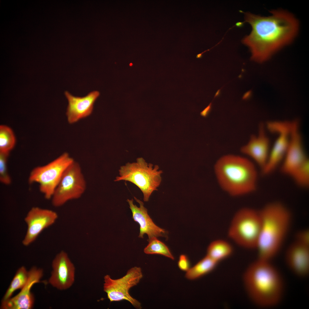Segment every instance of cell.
<instances>
[{
	"instance_id": "6da1fadb",
	"label": "cell",
	"mask_w": 309,
	"mask_h": 309,
	"mask_svg": "<svg viewBox=\"0 0 309 309\" xmlns=\"http://www.w3.org/2000/svg\"><path fill=\"white\" fill-rule=\"evenodd\" d=\"M272 15L262 17L245 13V19L251 25L250 34L243 40L249 48L253 59L262 61L291 42L297 35L298 23L291 13L283 10L271 11Z\"/></svg>"
},
{
	"instance_id": "7a4b0ae2",
	"label": "cell",
	"mask_w": 309,
	"mask_h": 309,
	"mask_svg": "<svg viewBox=\"0 0 309 309\" xmlns=\"http://www.w3.org/2000/svg\"><path fill=\"white\" fill-rule=\"evenodd\" d=\"M243 282L250 298L260 307H273L283 296L282 278L270 261L258 258L253 262L244 274Z\"/></svg>"
},
{
	"instance_id": "3957f363",
	"label": "cell",
	"mask_w": 309,
	"mask_h": 309,
	"mask_svg": "<svg viewBox=\"0 0 309 309\" xmlns=\"http://www.w3.org/2000/svg\"><path fill=\"white\" fill-rule=\"evenodd\" d=\"M214 171L221 188L231 196H243L256 189L258 172L247 158L233 154L223 156L216 162Z\"/></svg>"
},
{
	"instance_id": "277c9868",
	"label": "cell",
	"mask_w": 309,
	"mask_h": 309,
	"mask_svg": "<svg viewBox=\"0 0 309 309\" xmlns=\"http://www.w3.org/2000/svg\"><path fill=\"white\" fill-rule=\"evenodd\" d=\"M259 212L261 223L256 248L258 258L270 261L280 249L287 235L291 215L284 205L278 202L267 204Z\"/></svg>"
},
{
	"instance_id": "5b68a950",
	"label": "cell",
	"mask_w": 309,
	"mask_h": 309,
	"mask_svg": "<svg viewBox=\"0 0 309 309\" xmlns=\"http://www.w3.org/2000/svg\"><path fill=\"white\" fill-rule=\"evenodd\" d=\"M162 173L158 166L153 167L152 164H148L142 159L140 158L136 163H128L121 167L119 176L114 181H124L133 183L141 191L144 201L146 202L153 192L157 190L161 182Z\"/></svg>"
},
{
	"instance_id": "8992f818",
	"label": "cell",
	"mask_w": 309,
	"mask_h": 309,
	"mask_svg": "<svg viewBox=\"0 0 309 309\" xmlns=\"http://www.w3.org/2000/svg\"><path fill=\"white\" fill-rule=\"evenodd\" d=\"M259 211L248 207L237 211L228 231L229 237L238 245L249 249L256 248L261 228Z\"/></svg>"
},
{
	"instance_id": "52a82bcc",
	"label": "cell",
	"mask_w": 309,
	"mask_h": 309,
	"mask_svg": "<svg viewBox=\"0 0 309 309\" xmlns=\"http://www.w3.org/2000/svg\"><path fill=\"white\" fill-rule=\"evenodd\" d=\"M74 161L64 152L47 164L34 168L29 175V183L38 184L45 198L51 199L64 172Z\"/></svg>"
},
{
	"instance_id": "ba28073f",
	"label": "cell",
	"mask_w": 309,
	"mask_h": 309,
	"mask_svg": "<svg viewBox=\"0 0 309 309\" xmlns=\"http://www.w3.org/2000/svg\"><path fill=\"white\" fill-rule=\"evenodd\" d=\"M86 188L81 167L74 161L65 171L56 188L51 199L52 205L59 207L70 201L78 199Z\"/></svg>"
},
{
	"instance_id": "9c48e42d",
	"label": "cell",
	"mask_w": 309,
	"mask_h": 309,
	"mask_svg": "<svg viewBox=\"0 0 309 309\" xmlns=\"http://www.w3.org/2000/svg\"><path fill=\"white\" fill-rule=\"evenodd\" d=\"M143 276L141 268L137 266L131 268L124 276L118 279H114L106 275L104 277V291L110 302L126 300L135 308L141 309V303L130 295L129 290L139 283Z\"/></svg>"
},
{
	"instance_id": "30bf717a",
	"label": "cell",
	"mask_w": 309,
	"mask_h": 309,
	"mask_svg": "<svg viewBox=\"0 0 309 309\" xmlns=\"http://www.w3.org/2000/svg\"><path fill=\"white\" fill-rule=\"evenodd\" d=\"M290 124L291 122L287 121L270 122L267 124L268 130L277 133L278 136L270 150L265 165L262 169L263 174L271 173L283 161L289 145Z\"/></svg>"
},
{
	"instance_id": "8fae6325",
	"label": "cell",
	"mask_w": 309,
	"mask_h": 309,
	"mask_svg": "<svg viewBox=\"0 0 309 309\" xmlns=\"http://www.w3.org/2000/svg\"><path fill=\"white\" fill-rule=\"evenodd\" d=\"M58 217L53 210L37 207L31 208L24 219L27 228L22 240L23 245L27 246L33 243L44 230L56 222Z\"/></svg>"
},
{
	"instance_id": "7c38bea8",
	"label": "cell",
	"mask_w": 309,
	"mask_h": 309,
	"mask_svg": "<svg viewBox=\"0 0 309 309\" xmlns=\"http://www.w3.org/2000/svg\"><path fill=\"white\" fill-rule=\"evenodd\" d=\"M308 159L302 145L298 122L296 120L291 122L289 142L283 160L282 172L290 177Z\"/></svg>"
},
{
	"instance_id": "4fadbf2b",
	"label": "cell",
	"mask_w": 309,
	"mask_h": 309,
	"mask_svg": "<svg viewBox=\"0 0 309 309\" xmlns=\"http://www.w3.org/2000/svg\"><path fill=\"white\" fill-rule=\"evenodd\" d=\"M52 264V270L49 283L60 290L70 288L74 282L75 269L67 253L61 251L55 257Z\"/></svg>"
},
{
	"instance_id": "5bb4252c",
	"label": "cell",
	"mask_w": 309,
	"mask_h": 309,
	"mask_svg": "<svg viewBox=\"0 0 309 309\" xmlns=\"http://www.w3.org/2000/svg\"><path fill=\"white\" fill-rule=\"evenodd\" d=\"M27 281L20 292L15 296L2 300L1 309H31L33 306L34 297L31 289L35 284L39 282L43 275L42 269L32 268L29 271Z\"/></svg>"
},
{
	"instance_id": "9a60e30c",
	"label": "cell",
	"mask_w": 309,
	"mask_h": 309,
	"mask_svg": "<svg viewBox=\"0 0 309 309\" xmlns=\"http://www.w3.org/2000/svg\"><path fill=\"white\" fill-rule=\"evenodd\" d=\"M65 94L68 102L66 115L68 122L71 124L92 114L100 93L94 91L82 97L74 96L68 91L65 92Z\"/></svg>"
},
{
	"instance_id": "2e32d148",
	"label": "cell",
	"mask_w": 309,
	"mask_h": 309,
	"mask_svg": "<svg viewBox=\"0 0 309 309\" xmlns=\"http://www.w3.org/2000/svg\"><path fill=\"white\" fill-rule=\"evenodd\" d=\"M285 263L292 273L303 277L309 272V245L294 241L288 247L285 255Z\"/></svg>"
},
{
	"instance_id": "e0dca14e",
	"label": "cell",
	"mask_w": 309,
	"mask_h": 309,
	"mask_svg": "<svg viewBox=\"0 0 309 309\" xmlns=\"http://www.w3.org/2000/svg\"><path fill=\"white\" fill-rule=\"evenodd\" d=\"M139 204L138 207L133 203V199L127 200L132 213V218L140 225L139 237L143 238L145 234L148 235V241L154 237L167 236V232L164 229L157 226L148 214L147 209L144 206L143 203L134 197Z\"/></svg>"
},
{
	"instance_id": "ac0fdd59",
	"label": "cell",
	"mask_w": 309,
	"mask_h": 309,
	"mask_svg": "<svg viewBox=\"0 0 309 309\" xmlns=\"http://www.w3.org/2000/svg\"><path fill=\"white\" fill-rule=\"evenodd\" d=\"M241 152L251 158L262 169L269 156L270 142L263 125L260 126L258 135L252 136L247 144L243 146Z\"/></svg>"
},
{
	"instance_id": "d6986e66",
	"label": "cell",
	"mask_w": 309,
	"mask_h": 309,
	"mask_svg": "<svg viewBox=\"0 0 309 309\" xmlns=\"http://www.w3.org/2000/svg\"><path fill=\"white\" fill-rule=\"evenodd\" d=\"M233 252V247L229 242L219 239L214 241L209 245L207 255L218 263L229 257Z\"/></svg>"
},
{
	"instance_id": "ffe728a7",
	"label": "cell",
	"mask_w": 309,
	"mask_h": 309,
	"mask_svg": "<svg viewBox=\"0 0 309 309\" xmlns=\"http://www.w3.org/2000/svg\"><path fill=\"white\" fill-rule=\"evenodd\" d=\"M218 263L206 255L186 272V277L193 280L210 272L216 267Z\"/></svg>"
},
{
	"instance_id": "44dd1931",
	"label": "cell",
	"mask_w": 309,
	"mask_h": 309,
	"mask_svg": "<svg viewBox=\"0 0 309 309\" xmlns=\"http://www.w3.org/2000/svg\"><path fill=\"white\" fill-rule=\"evenodd\" d=\"M29 271L25 267L21 266L17 270L11 284L5 293L2 300L11 298L16 290L21 289L25 285L28 279Z\"/></svg>"
},
{
	"instance_id": "7402d4cb",
	"label": "cell",
	"mask_w": 309,
	"mask_h": 309,
	"mask_svg": "<svg viewBox=\"0 0 309 309\" xmlns=\"http://www.w3.org/2000/svg\"><path fill=\"white\" fill-rule=\"evenodd\" d=\"M15 137L11 129L8 126H0V152L9 153L14 148Z\"/></svg>"
},
{
	"instance_id": "603a6c76",
	"label": "cell",
	"mask_w": 309,
	"mask_h": 309,
	"mask_svg": "<svg viewBox=\"0 0 309 309\" xmlns=\"http://www.w3.org/2000/svg\"><path fill=\"white\" fill-rule=\"evenodd\" d=\"M148 241L149 242L148 245L144 249L145 253L161 255L172 260H174V256L167 246L157 238H153Z\"/></svg>"
},
{
	"instance_id": "cb8c5ba5",
	"label": "cell",
	"mask_w": 309,
	"mask_h": 309,
	"mask_svg": "<svg viewBox=\"0 0 309 309\" xmlns=\"http://www.w3.org/2000/svg\"><path fill=\"white\" fill-rule=\"evenodd\" d=\"M299 186L308 188L309 185V162L307 160L290 176Z\"/></svg>"
},
{
	"instance_id": "d4e9b609",
	"label": "cell",
	"mask_w": 309,
	"mask_h": 309,
	"mask_svg": "<svg viewBox=\"0 0 309 309\" xmlns=\"http://www.w3.org/2000/svg\"><path fill=\"white\" fill-rule=\"evenodd\" d=\"M9 153L0 152V181L5 185L11 183V179L8 171L7 162Z\"/></svg>"
},
{
	"instance_id": "484cf974",
	"label": "cell",
	"mask_w": 309,
	"mask_h": 309,
	"mask_svg": "<svg viewBox=\"0 0 309 309\" xmlns=\"http://www.w3.org/2000/svg\"><path fill=\"white\" fill-rule=\"evenodd\" d=\"M295 241L309 245V231L308 229H302L297 232L295 237Z\"/></svg>"
},
{
	"instance_id": "4316f807",
	"label": "cell",
	"mask_w": 309,
	"mask_h": 309,
	"mask_svg": "<svg viewBox=\"0 0 309 309\" xmlns=\"http://www.w3.org/2000/svg\"><path fill=\"white\" fill-rule=\"evenodd\" d=\"M179 268L181 270L187 272L190 268V264L187 256L182 254L180 255L178 262Z\"/></svg>"
},
{
	"instance_id": "83f0119b",
	"label": "cell",
	"mask_w": 309,
	"mask_h": 309,
	"mask_svg": "<svg viewBox=\"0 0 309 309\" xmlns=\"http://www.w3.org/2000/svg\"><path fill=\"white\" fill-rule=\"evenodd\" d=\"M211 104H210L201 113V114L203 116H205L208 113L211 108Z\"/></svg>"
},
{
	"instance_id": "f1b7e54d",
	"label": "cell",
	"mask_w": 309,
	"mask_h": 309,
	"mask_svg": "<svg viewBox=\"0 0 309 309\" xmlns=\"http://www.w3.org/2000/svg\"><path fill=\"white\" fill-rule=\"evenodd\" d=\"M250 92H248L246 93L243 96V98H246L248 97L250 95Z\"/></svg>"
},
{
	"instance_id": "f546056e",
	"label": "cell",
	"mask_w": 309,
	"mask_h": 309,
	"mask_svg": "<svg viewBox=\"0 0 309 309\" xmlns=\"http://www.w3.org/2000/svg\"><path fill=\"white\" fill-rule=\"evenodd\" d=\"M219 93H220V91H219V90L215 94V96H218L219 94Z\"/></svg>"
}]
</instances>
